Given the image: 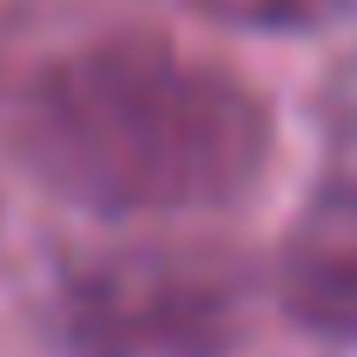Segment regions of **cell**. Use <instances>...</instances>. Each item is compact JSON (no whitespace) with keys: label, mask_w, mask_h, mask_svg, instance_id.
<instances>
[{"label":"cell","mask_w":357,"mask_h":357,"mask_svg":"<svg viewBox=\"0 0 357 357\" xmlns=\"http://www.w3.org/2000/svg\"><path fill=\"white\" fill-rule=\"evenodd\" d=\"M271 106L218 60L166 40H93L47 60L13 106V159L93 218H185L252 199L271 172Z\"/></svg>","instance_id":"cell-1"},{"label":"cell","mask_w":357,"mask_h":357,"mask_svg":"<svg viewBox=\"0 0 357 357\" xmlns=\"http://www.w3.org/2000/svg\"><path fill=\"white\" fill-rule=\"evenodd\" d=\"M252 278L238 252L132 238L79 252L53 284L60 357H238Z\"/></svg>","instance_id":"cell-2"},{"label":"cell","mask_w":357,"mask_h":357,"mask_svg":"<svg viewBox=\"0 0 357 357\" xmlns=\"http://www.w3.org/2000/svg\"><path fill=\"white\" fill-rule=\"evenodd\" d=\"M278 298L311 337L357 351V166H331L284 225Z\"/></svg>","instance_id":"cell-3"},{"label":"cell","mask_w":357,"mask_h":357,"mask_svg":"<svg viewBox=\"0 0 357 357\" xmlns=\"http://www.w3.org/2000/svg\"><path fill=\"white\" fill-rule=\"evenodd\" d=\"M192 7L231 33H324L351 13V0H192Z\"/></svg>","instance_id":"cell-4"},{"label":"cell","mask_w":357,"mask_h":357,"mask_svg":"<svg viewBox=\"0 0 357 357\" xmlns=\"http://www.w3.org/2000/svg\"><path fill=\"white\" fill-rule=\"evenodd\" d=\"M324 119H331L337 153H351V159H337V166H357V66H344V73H337L331 100H324Z\"/></svg>","instance_id":"cell-5"}]
</instances>
